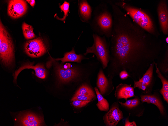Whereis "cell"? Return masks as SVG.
<instances>
[{"instance_id": "obj_1", "label": "cell", "mask_w": 168, "mask_h": 126, "mask_svg": "<svg viewBox=\"0 0 168 126\" xmlns=\"http://www.w3.org/2000/svg\"><path fill=\"white\" fill-rule=\"evenodd\" d=\"M112 15L108 69L112 73L146 71L160 57L162 41L132 21L120 8L114 10Z\"/></svg>"}, {"instance_id": "obj_2", "label": "cell", "mask_w": 168, "mask_h": 126, "mask_svg": "<svg viewBox=\"0 0 168 126\" xmlns=\"http://www.w3.org/2000/svg\"><path fill=\"white\" fill-rule=\"evenodd\" d=\"M107 1H102L96 7L94 12L93 25L94 31L100 36L109 39L113 25L112 13L109 11Z\"/></svg>"}, {"instance_id": "obj_3", "label": "cell", "mask_w": 168, "mask_h": 126, "mask_svg": "<svg viewBox=\"0 0 168 126\" xmlns=\"http://www.w3.org/2000/svg\"><path fill=\"white\" fill-rule=\"evenodd\" d=\"M114 3L125 11L133 21L143 29L152 34L159 36L151 19L144 11L123 1Z\"/></svg>"}, {"instance_id": "obj_4", "label": "cell", "mask_w": 168, "mask_h": 126, "mask_svg": "<svg viewBox=\"0 0 168 126\" xmlns=\"http://www.w3.org/2000/svg\"><path fill=\"white\" fill-rule=\"evenodd\" d=\"M93 36L94 43L92 46L88 47L84 54L86 55L89 53H93L96 57L103 69L107 67L109 61L110 51L109 43L106 41V37L93 34Z\"/></svg>"}, {"instance_id": "obj_5", "label": "cell", "mask_w": 168, "mask_h": 126, "mask_svg": "<svg viewBox=\"0 0 168 126\" xmlns=\"http://www.w3.org/2000/svg\"><path fill=\"white\" fill-rule=\"evenodd\" d=\"M0 41L1 59L5 66H9L14 60V48L11 38L1 21Z\"/></svg>"}, {"instance_id": "obj_6", "label": "cell", "mask_w": 168, "mask_h": 126, "mask_svg": "<svg viewBox=\"0 0 168 126\" xmlns=\"http://www.w3.org/2000/svg\"><path fill=\"white\" fill-rule=\"evenodd\" d=\"M56 73L59 80L63 82H68L78 77L80 74L78 69L71 67L70 64H65L63 66L56 64Z\"/></svg>"}, {"instance_id": "obj_7", "label": "cell", "mask_w": 168, "mask_h": 126, "mask_svg": "<svg viewBox=\"0 0 168 126\" xmlns=\"http://www.w3.org/2000/svg\"><path fill=\"white\" fill-rule=\"evenodd\" d=\"M26 53L33 57L41 56L46 52V48L42 39L40 37L27 41L24 45Z\"/></svg>"}, {"instance_id": "obj_8", "label": "cell", "mask_w": 168, "mask_h": 126, "mask_svg": "<svg viewBox=\"0 0 168 126\" xmlns=\"http://www.w3.org/2000/svg\"><path fill=\"white\" fill-rule=\"evenodd\" d=\"M27 9V4L25 1L10 0L8 3V13L9 16L13 18H18L24 15Z\"/></svg>"}, {"instance_id": "obj_9", "label": "cell", "mask_w": 168, "mask_h": 126, "mask_svg": "<svg viewBox=\"0 0 168 126\" xmlns=\"http://www.w3.org/2000/svg\"><path fill=\"white\" fill-rule=\"evenodd\" d=\"M17 118V122L20 126H41L44 122L42 117L29 112L19 114Z\"/></svg>"}, {"instance_id": "obj_10", "label": "cell", "mask_w": 168, "mask_h": 126, "mask_svg": "<svg viewBox=\"0 0 168 126\" xmlns=\"http://www.w3.org/2000/svg\"><path fill=\"white\" fill-rule=\"evenodd\" d=\"M158 18L161 28L163 33H168V10L166 1H160L157 9Z\"/></svg>"}, {"instance_id": "obj_11", "label": "cell", "mask_w": 168, "mask_h": 126, "mask_svg": "<svg viewBox=\"0 0 168 126\" xmlns=\"http://www.w3.org/2000/svg\"><path fill=\"white\" fill-rule=\"evenodd\" d=\"M25 69H33L35 72V75L39 78L43 79L46 77V70L43 65L38 64L33 65L32 63H28L22 66L15 71L14 77V82H16L17 78L19 74L22 71Z\"/></svg>"}, {"instance_id": "obj_12", "label": "cell", "mask_w": 168, "mask_h": 126, "mask_svg": "<svg viewBox=\"0 0 168 126\" xmlns=\"http://www.w3.org/2000/svg\"><path fill=\"white\" fill-rule=\"evenodd\" d=\"M123 117L122 112L117 107L111 108L105 116V121L108 126H116Z\"/></svg>"}, {"instance_id": "obj_13", "label": "cell", "mask_w": 168, "mask_h": 126, "mask_svg": "<svg viewBox=\"0 0 168 126\" xmlns=\"http://www.w3.org/2000/svg\"><path fill=\"white\" fill-rule=\"evenodd\" d=\"M131 85L121 83L116 87L115 95L118 99L128 98L134 96V88Z\"/></svg>"}, {"instance_id": "obj_14", "label": "cell", "mask_w": 168, "mask_h": 126, "mask_svg": "<svg viewBox=\"0 0 168 126\" xmlns=\"http://www.w3.org/2000/svg\"><path fill=\"white\" fill-rule=\"evenodd\" d=\"M79 12L81 18L85 21H88L90 19L92 9L87 1H79L78 5Z\"/></svg>"}, {"instance_id": "obj_15", "label": "cell", "mask_w": 168, "mask_h": 126, "mask_svg": "<svg viewBox=\"0 0 168 126\" xmlns=\"http://www.w3.org/2000/svg\"><path fill=\"white\" fill-rule=\"evenodd\" d=\"M86 58L81 54L77 55L76 54L74 48L70 52L65 53L63 57L61 58L55 59L56 60H61V64H63L66 62H75L80 63L82 60Z\"/></svg>"}, {"instance_id": "obj_16", "label": "cell", "mask_w": 168, "mask_h": 126, "mask_svg": "<svg viewBox=\"0 0 168 126\" xmlns=\"http://www.w3.org/2000/svg\"><path fill=\"white\" fill-rule=\"evenodd\" d=\"M97 84L100 93L103 95L108 87L109 83L102 68L100 69L98 74Z\"/></svg>"}, {"instance_id": "obj_17", "label": "cell", "mask_w": 168, "mask_h": 126, "mask_svg": "<svg viewBox=\"0 0 168 126\" xmlns=\"http://www.w3.org/2000/svg\"><path fill=\"white\" fill-rule=\"evenodd\" d=\"M98 102L96 105L98 109L101 111H107L109 109V105L107 100L105 99L100 92L97 87H95Z\"/></svg>"}, {"instance_id": "obj_18", "label": "cell", "mask_w": 168, "mask_h": 126, "mask_svg": "<svg viewBox=\"0 0 168 126\" xmlns=\"http://www.w3.org/2000/svg\"><path fill=\"white\" fill-rule=\"evenodd\" d=\"M156 62L154 61L151 64L142 77L139 81L146 83L148 86L150 83L152 77L153 68Z\"/></svg>"}, {"instance_id": "obj_19", "label": "cell", "mask_w": 168, "mask_h": 126, "mask_svg": "<svg viewBox=\"0 0 168 126\" xmlns=\"http://www.w3.org/2000/svg\"><path fill=\"white\" fill-rule=\"evenodd\" d=\"M22 28L24 35L26 39H32L35 37L33 31V28L31 26L24 22L22 24Z\"/></svg>"}, {"instance_id": "obj_20", "label": "cell", "mask_w": 168, "mask_h": 126, "mask_svg": "<svg viewBox=\"0 0 168 126\" xmlns=\"http://www.w3.org/2000/svg\"><path fill=\"white\" fill-rule=\"evenodd\" d=\"M74 95H95L92 89L86 84H84L81 86L76 91Z\"/></svg>"}, {"instance_id": "obj_21", "label": "cell", "mask_w": 168, "mask_h": 126, "mask_svg": "<svg viewBox=\"0 0 168 126\" xmlns=\"http://www.w3.org/2000/svg\"><path fill=\"white\" fill-rule=\"evenodd\" d=\"M155 65L156 68V72L157 76L160 79L162 82V86L161 89L164 91H168V81L163 76L161 73L159 68L158 67L157 63H156Z\"/></svg>"}, {"instance_id": "obj_22", "label": "cell", "mask_w": 168, "mask_h": 126, "mask_svg": "<svg viewBox=\"0 0 168 126\" xmlns=\"http://www.w3.org/2000/svg\"><path fill=\"white\" fill-rule=\"evenodd\" d=\"M69 4L66 1H64V3L62 5H60L61 11L63 12L64 13V16L62 18H60L56 14L55 15V17L57 19L62 21H64L67 16L68 15V13L69 10Z\"/></svg>"}, {"instance_id": "obj_23", "label": "cell", "mask_w": 168, "mask_h": 126, "mask_svg": "<svg viewBox=\"0 0 168 126\" xmlns=\"http://www.w3.org/2000/svg\"><path fill=\"white\" fill-rule=\"evenodd\" d=\"M147 103L154 104L158 108L162 114H164V109L163 106L159 100L154 96H151L150 99Z\"/></svg>"}, {"instance_id": "obj_24", "label": "cell", "mask_w": 168, "mask_h": 126, "mask_svg": "<svg viewBox=\"0 0 168 126\" xmlns=\"http://www.w3.org/2000/svg\"><path fill=\"white\" fill-rule=\"evenodd\" d=\"M95 95H74L71 99V101L75 100L91 101L94 97Z\"/></svg>"}, {"instance_id": "obj_25", "label": "cell", "mask_w": 168, "mask_h": 126, "mask_svg": "<svg viewBox=\"0 0 168 126\" xmlns=\"http://www.w3.org/2000/svg\"><path fill=\"white\" fill-rule=\"evenodd\" d=\"M91 101L75 100L73 101L72 105L76 108H80L87 105Z\"/></svg>"}, {"instance_id": "obj_26", "label": "cell", "mask_w": 168, "mask_h": 126, "mask_svg": "<svg viewBox=\"0 0 168 126\" xmlns=\"http://www.w3.org/2000/svg\"><path fill=\"white\" fill-rule=\"evenodd\" d=\"M134 87L135 88L136 87L145 91L148 86L145 83L142 81H134Z\"/></svg>"}, {"instance_id": "obj_27", "label": "cell", "mask_w": 168, "mask_h": 126, "mask_svg": "<svg viewBox=\"0 0 168 126\" xmlns=\"http://www.w3.org/2000/svg\"><path fill=\"white\" fill-rule=\"evenodd\" d=\"M168 51L165 54V56L161 62V64H157V65H162V67H165L166 68L168 69Z\"/></svg>"}, {"instance_id": "obj_28", "label": "cell", "mask_w": 168, "mask_h": 126, "mask_svg": "<svg viewBox=\"0 0 168 126\" xmlns=\"http://www.w3.org/2000/svg\"><path fill=\"white\" fill-rule=\"evenodd\" d=\"M120 78L122 79H127L130 75L125 70H123L121 71L119 74Z\"/></svg>"}, {"instance_id": "obj_29", "label": "cell", "mask_w": 168, "mask_h": 126, "mask_svg": "<svg viewBox=\"0 0 168 126\" xmlns=\"http://www.w3.org/2000/svg\"><path fill=\"white\" fill-rule=\"evenodd\" d=\"M151 96L145 95L141 96V100L142 102H146L147 103L150 100Z\"/></svg>"}, {"instance_id": "obj_30", "label": "cell", "mask_w": 168, "mask_h": 126, "mask_svg": "<svg viewBox=\"0 0 168 126\" xmlns=\"http://www.w3.org/2000/svg\"><path fill=\"white\" fill-rule=\"evenodd\" d=\"M160 92L162 95L164 99L168 103V92L164 91L161 89Z\"/></svg>"}, {"instance_id": "obj_31", "label": "cell", "mask_w": 168, "mask_h": 126, "mask_svg": "<svg viewBox=\"0 0 168 126\" xmlns=\"http://www.w3.org/2000/svg\"><path fill=\"white\" fill-rule=\"evenodd\" d=\"M139 103V101L137 98L132 99L130 106L129 108H132L137 105Z\"/></svg>"}, {"instance_id": "obj_32", "label": "cell", "mask_w": 168, "mask_h": 126, "mask_svg": "<svg viewBox=\"0 0 168 126\" xmlns=\"http://www.w3.org/2000/svg\"><path fill=\"white\" fill-rule=\"evenodd\" d=\"M124 125L125 126H136L137 125L134 121L130 122L128 119H126Z\"/></svg>"}, {"instance_id": "obj_33", "label": "cell", "mask_w": 168, "mask_h": 126, "mask_svg": "<svg viewBox=\"0 0 168 126\" xmlns=\"http://www.w3.org/2000/svg\"><path fill=\"white\" fill-rule=\"evenodd\" d=\"M132 100V99L128 100L126 101L124 103L121 102H119L121 105L124 106H125L129 108L130 106Z\"/></svg>"}, {"instance_id": "obj_34", "label": "cell", "mask_w": 168, "mask_h": 126, "mask_svg": "<svg viewBox=\"0 0 168 126\" xmlns=\"http://www.w3.org/2000/svg\"><path fill=\"white\" fill-rule=\"evenodd\" d=\"M26 1H27L29 4H30L32 7H33L34 6L35 3V0H26Z\"/></svg>"}]
</instances>
